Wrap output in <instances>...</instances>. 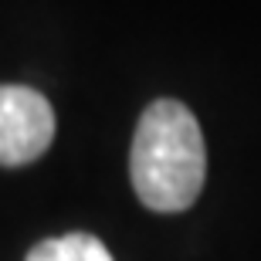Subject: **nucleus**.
Segmentation results:
<instances>
[{"label": "nucleus", "mask_w": 261, "mask_h": 261, "mask_svg": "<svg viewBox=\"0 0 261 261\" xmlns=\"http://www.w3.org/2000/svg\"><path fill=\"white\" fill-rule=\"evenodd\" d=\"M133 187L156 214H180L200 197L207 176L200 122L184 102L160 98L146 106L133 139Z\"/></svg>", "instance_id": "1"}, {"label": "nucleus", "mask_w": 261, "mask_h": 261, "mask_svg": "<svg viewBox=\"0 0 261 261\" xmlns=\"http://www.w3.org/2000/svg\"><path fill=\"white\" fill-rule=\"evenodd\" d=\"M55 139V112L28 85H0V166L34 163Z\"/></svg>", "instance_id": "2"}, {"label": "nucleus", "mask_w": 261, "mask_h": 261, "mask_svg": "<svg viewBox=\"0 0 261 261\" xmlns=\"http://www.w3.org/2000/svg\"><path fill=\"white\" fill-rule=\"evenodd\" d=\"M24 261H112V254L92 234H61L34 244Z\"/></svg>", "instance_id": "3"}]
</instances>
